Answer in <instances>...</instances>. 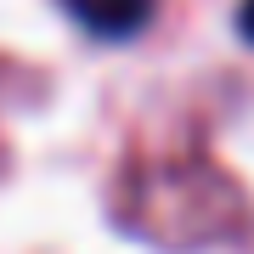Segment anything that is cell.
I'll use <instances>...</instances> for the list:
<instances>
[{
  "mask_svg": "<svg viewBox=\"0 0 254 254\" xmlns=\"http://www.w3.org/2000/svg\"><path fill=\"white\" fill-rule=\"evenodd\" d=\"M153 6L158 0H63V11L96 40H130L153 17Z\"/></svg>",
  "mask_w": 254,
  "mask_h": 254,
  "instance_id": "1",
  "label": "cell"
},
{
  "mask_svg": "<svg viewBox=\"0 0 254 254\" xmlns=\"http://www.w3.org/2000/svg\"><path fill=\"white\" fill-rule=\"evenodd\" d=\"M237 28H243V40L254 46V0H243V11H237Z\"/></svg>",
  "mask_w": 254,
  "mask_h": 254,
  "instance_id": "2",
  "label": "cell"
}]
</instances>
